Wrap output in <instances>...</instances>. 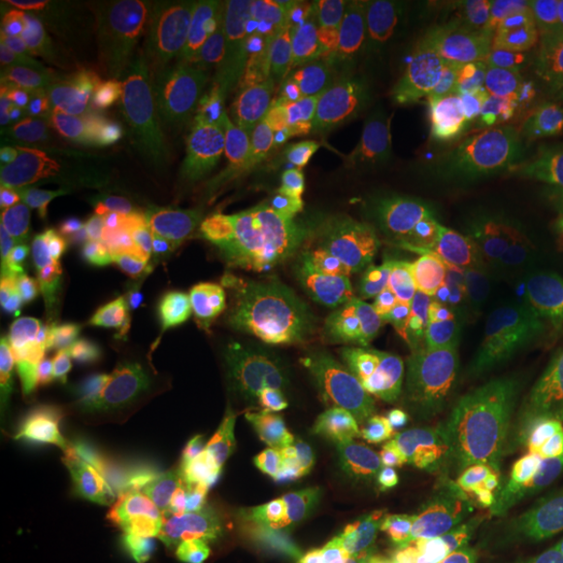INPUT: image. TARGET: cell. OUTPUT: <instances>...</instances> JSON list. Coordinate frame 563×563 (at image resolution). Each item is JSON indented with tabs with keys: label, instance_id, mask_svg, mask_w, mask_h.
I'll return each instance as SVG.
<instances>
[{
	"label": "cell",
	"instance_id": "cell-24",
	"mask_svg": "<svg viewBox=\"0 0 563 563\" xmlns=\"http://www.w3.org/2000/svg\"><path fill=\"white\" fill-rule=\"evenodd\" d=\"M3 97L0 104L16 112L30 129L45 133L53 139H68V141H84L81 133L76 131V125L70 123L66 110L60 108V102L55 100L53 91H26L13 87L11 81L3 79Z\"/></svg>",
	"mask_w": 563,
	"mask_h": 563
},
{
	"label": "cell",
	"instance_id": "cell-19",
	"mask_svg": "<svg viewBox=\"0 0 563 563\" xmlns=\"http://www.w3.org/2000/svg\"><path fill=\"white\" fill-rule=\"evenodd\" d=\"M66 32L53 24H30L13 32L3 53V79L26 91H53L63 70Z\"/></svg>",
	"mask_w": 563,
	"mask_h": 563
},
{
	"label": "cell",
	"instance_id": "cell-32",
	"mask_svg": "<svg viewBox=\"0 0 563 563\" xmlns=\"http://www.w3.org/2000/svg\"><path fill=\"white\" fill-rule=\"evenodd\" d=\"M211 563H262V543L245 538H232L217 551Z\"/></svg>",
	"mask_w": 563,
	"mask_h": 563
},
{
	"label": "cell",
	"instance_id": "cell-2",
	"mask_svg": "<svg viewBox=\"0 0 563 563\" xmlns=\"http://www.w3.org/2000/svg\"><path fill=\"white\" fill-rule=\"evenodd\" d=\"M376 21V5L361 0L238 11L245 141L272 199L300 201L332 157Z\"/></svg>",
	"mask_w": 563,
	"mask_h": 563
},
{
	"label": "cell",
	"instance_id": "cell-35",
	"mask_svg": "<svg viewBox=\"0 0 563 563\" xmlns=\"http://www.w3.org/2000/svg\"><path fill=\"white\" fill-rule=\"evenodd\" d=\"M368 563H371V561H368Z\"/></svg>",
	"mask_w": 563,
	"mask_h": 563
},
{
	"label": "cell",
	"instance_id": "cell-29",
	"mask_svg": "<svg viewBox=\"0 0 563 563\" xmlns=\"http://www.w3.org/2000/svg\"><path fill=\"white\" fill-rule=\"evenodd\" d=\"M45 391V376L32 365H5L0 373V402L3 415H16L30 410Z\"/></svg>",
	"mask_w": 563,
	"mask_h": 563
},
{
	"label": "cell",
	"instance_id": "cell-23",
	"mask_svg": "<svg viewBox=\"0 0 563 563\" xmlns=\"http://www.w3.org/2000/svg\"><path fill=\"white\" fill-rule=\"evenodd\" d=\"M3 230L13 232L32 262L63 274L76 251V230L24 209H3Z\"/></svg>",
	"mask_w": 563,
	"mask_h": 563
},
{
	"label": "cell",
	"instance_id": "cell-5",
	"mask_svg": "<svg viewBox=\"0 0 563 563\" xmlns=\"http://www.w3.org/2000/svg\"><path fill=\"white\" fill-rule=\"evenodd\" d=\"M488 3L378 9L361 131L378 191L446 144L470 100Z\"/></svg>",
	"mask_w": 563,
	"mask_h": 563
},
{
	"label": "cell",
	"instance_id": "cell-11",
	"mask_svg": "<svg viewBox=\"0 0 563 563\" xmlns=\"http://www.w3.org/2000/svg\"><path fill=\"white\" fill-rule=\"evenodd\" d=\"M53 95L81 139L102 141L121 154L139 152L136 115L97 42L66 32L63 70Z\"/></svg>",
	"mask_w": 563,
	"mask_h": 563
},
{
	"label": "cell",
	"instance_id": "cell-31",
	"mask_svg": "<svg viewBox=\"0 0 563 563\" xmlns=\"http://www.w3.org/2000/svg\"><path fill=\"white\" fill-rule=\"evenodd\" d=\"M60 282L63 279H60L58 272H53V269H47V266H40V264L32 262L30 272H26V277H24V298H26V302H42V306H45V300L51 298V292L60 285ZM47 302H51V300H47Z\"/></svg>",
	"mask_w": 563,
	"mask_h": 563
},
{
	"label": "cell",
	"instance_id": "cell-28",
	"mask_svg": "<svg viewBox=\"0 0 563 563\" xmlns=\"http://www.w3.org/2000/svg\"><path fill=\"white\" fill-rule=\"evenodd\" d=\"M551 316L559 323L561 329V350H563V282L559 285V290L553 295V302H551ZM561 386H563V363H561ZM563 462V422L551 435H545L543 441L538 443V446H532V452L525 456L522 467H519V473H522L525 483L532 485L538 477H543L545 473H551L555 464Z\"/></svg>",
	"mask_w": 563,
	"mask_h": 563
},
{
	"label": "cell",
	"instance_id": "cell-3",
	"mask_svg": "<svg viewBox=\"0 0 563 563\" xmlns=\"http://www.w3.org/2000/svg\"><path fill=\"white\" fill-rule=\"evenodd\" d=\"M306 199L302 269L336 363L371 405L407 418L422 376L394 285L376 173L355 123L344 125Z\"/></svg>",
	"mask_w": 563,
	"mask_h": 563
},
{
	"label": "cell",
	"instance_id": "cell-21",
	"mask_svg": "<svg viewBox=\"0 0 563 563\" xmlns=\"http://www.w3.org/2000/svg\"><path fill=\"white\" fill-rule=\"evenodd\" d=\"M308 323L298 308L264 298L253 308L241 334V365H274L306 342Z\"/></svg>",
	"mask_w": 563,
	"mask_h": 563
},
{
	"label": "cell",
	"instance_id": "cell-27",
	"mask_svg": "<svg viewBox=\"0 0 563 563\" xmlns=\"http://www.w3.org/2000/svg\"><path fill=\"white\" fill-rule=\"evenodd\" d=\"M32 266V256L24 251V245L19 243V238L13 232L3 230L0 238V308L3 316H11L21 311L24 306V277Z\"/></svg>",
	"mask_w": 563,
	"mask_h": 563
},
{
	"label": "cell",
	"instance_id": "cell-30",
	"mask_svg": "<svg viewBox=\"0 0 563 563\" xmlns=\"http://www.w3.org/2000/svg\"><path fill=\"white\" fill-rule=\"evenodd\" d=\"M313 538L277 530L262 540V563H311Z\"/></svg>",
	"mask_w": 563,
	"mask_h": 563
},
{
	"label": "cell",
	"instance_id": "cell-26",
	"mask_svg": "<svg viewBox=\"0 0 563 563\" xmlns=\"http://www.w3.org/2000/svg\"><path fill=\"white\" fill-rule=\"evenodd\" d=\"M561 68H563V26H561ZM532 214H538L551 230L555 243L563 249V115H561V141L553 159L548 162L540 178L538 194H534Z\"/></svg>",
	"mask_w": 563,
	"mask_h": 563
},
{
	"label": "cell",
	"instance_id": "cell-1",
	"mask_svg": "<svg viewBox=\"0 0 563 563\" xmlns=\"http://www.w3.org/2000/svg\"><path fill=\"white\" fill-rule=\"evenodd\" d=\"M45 391L30 410L3 415V464L53 473L100 456L157 462L228 460L262 449L243 394L186 376L40 365Z\"/></svg>",
	"mask_w": 563,
	"mask_h": 563
},
{
	"label": "cell",
	"instance_id": "cell-34",
	"mask_svg": "<svg viewBox=\"0 0 563 563\" xmlns=\"http://www.w3.org/2000/svg\"><path fill=\"white\" fill-rule=\"evenodd\" d=\"M561 563H563V553H561Z\"/></svg>",
	"mask_w": 563,
	"mask_h": 563
},
{
	"label": "cell",
	"instance_id": "cell-13",
	"mask_svg": "<svg viewBox=\"0 0 563 563\" xmlns=\"http://www.w3.org/2000/svg\"><path fill=\"white\" fill-rule=\"evenodd\" d=\"M16 342L63 357H97L123 342V300L97 292H68L5 327Z\"/></svg>",
	"mask_w": 563,
	"mask_h": 563
},
{
	"label": "cell",
	"instance_id": "cell-9",
	"mask_svg": "<svg viewBox=\"0 0 563 563\" xmlns=\"http://www.w3.org/2000/svg\"><path fill=\"white\" fill-rule=\"evenodd\" d=\"M131 274L159 279L186 290H207L232 274L222 256L230 241L211 232L173 191L159 199H139L118 222Z\"/></svg>",
	"mask_w": 563,
	"mask_h": 563
},
{
	"label": "cell",
	"instance_id": "cell-12",
	"mask_svg": "<svg viewBox=\"0 0 563 563\" xmlns=\"http://www.w3.org/2000/svg\"><path fill=\"white\" fill-rule=\"evenodd\" d=\"M563 68L561 40L548 55L543 70L511 104L498 129L490 133L477 159L517 175L530 167H548L561 141Z\"/></svg>",
	"mask_w": 563,
	"mask_h": 563
},
{
	"label": "cell",
	"instance_id": "cell-10",
	"mask_svg": "<svg viewBox=\"0 0 563 563\" xmlns=\"http://www.w3.org/2000/svg\"><path fill=\"white\" fill-rule=\"evenodd\" d=\"M141 196L125 178H100L60 165H16L3 175V209H24L66 224H115Z\"/></svg>",
	"mask_w": 563,
	"mask_h": 563
},
{
	"label": "cell",
	"instance_id": "cell-25",
	"mask_svg": "<svg viewBox=\"0 0 563 563\" xmlns=\"http://www.w3.org/2000/svg\"><path fill=\"white\" fill-rule=\"evenodd\" d=\"M51 496V488L37 473L16 467V464H3V473H0V517L5 522L13 525L19 519L47 509Z\"/></svg>",
	"mask_w": 563,
	"mask_h": 563
},
{
	"label": "cell",
	"instance_id": "cell-17",
	"mask_svg": "<svg viewBox=\"0 0 563 563\" xmlns=\"http://www.w3.org/2000/svg\"><path fill=\"white\" fill-rule=\"evenodd\" d=\"M0 154L5 165H60L100 178H125L108 159L84 146V141L53 139L26 125L16 112L0 104Z\"/></svg>",
	"mask_w": 563,
	"mask_h": 563
},
{
	"label": "cell",
	"instance_id": "cell-33",
	"mask_svg": "<svg viewBox=\"0 0 563 563\" xmlns=\"http://www.w3.org/2000/svg\"><path fill=\"white\" fill-rule=\"evenodd\" d=\"M150 563H211V561L203 555L201 548L188 545V543H175V545L162 548Z\"/></svg>",
	"mask_w": 563,
	"mask_h": 563
},
{
	"label": "cell",
	"instance_id": "cell-14",
	"mask_svg": "<svg viewBox=\"0 0 563 563\" xmlns=\"http://www.w3.org/2000/svg\"><path fill=\"white\" fill-rule=\"evenodd\" d=\"M371 563H496L504 532L493 525L382 519L363 532Z\"/></svg>",
	"mask_w": 563,
	"mask_h": 563
},
{
	"label": "cell",
	"instance_id": "cell-22",
	"mask_svg": "<svg viewBox=\"0 0 563 563\" xmlns=\"http://www.w3.org/2000/svg\"><path fill=\"white\" fill-rule=\"evenodd\" d=\"M245 504L262 514L274 532L287 530L308 534V538H321V534L336 530L327 504L306 490L272 488L256 493Z\"/></svg>",
	"mask_w": 563,
	"mask_h": 563
},
{
	"label": "cell",
	"instance_id": "cell-7",
	"mask_svg": "<svg viewBox=\"0 0 563 563\" xmlns=\"http://www.w3.org/2000/svg\"><path fill=\"white\" fill-rule=\"evenodd\" d=\"M561 26L563 5L538 0L490 3L467 108L449 133L443 154L477 159L511 104L540 76L548 55L559 45Z\"/></svg>",
	"mask_w": 563,
	"mask_h": 563
},
{
	"label": "cell",
	"instance_id": "cell-8",
	"mask_svg": "<svg viewBox=\"0 0 563 563\" xmlns=\"http://www.w3.org/2000/svg\"><path fill=\"white\" fill-rule=\"evenodd\" d=\"M253 285L232 274L207 290H186L131 274L123 287V311L152 336L191 361L241 365V323Z\"/></svg>",
	"mask_w": 563,
	"mask_h": 563
},
{
	"label": "cell",
	"instance_id": "cell-16",
	"mask_svg": "<svg viewBox=\"0 0 563 563\" xmlns=\"http://www.w3.org/2000/svg\"><path fill=\"white\" fill-rule=\"evenodd\" d=\"M306 241V203L298 199H269L256 203L238 224L230 243V269L241 277L262 274L290 256Z\"/></svg>",
	"mask_w": 563,
	"mask_h": 563
},
{
	"label": "cell",
	"instance_id": "cell-6",
	"mask_svg": "<svg viewBox=\"0 0 563 563\" xmlns=\"http://www.w3.org/2000/svg\"><path fill=\"white\" fill-rule=\"evenodd\" d=\"M561 329L548 311L488 292L449 422L454 449L488 456L522 435L561 382Z\"/></svg>",
	"mask_w": 563,
	"mask_h": 563
},
{
	"label": "cell",
	"instance_id": "cell-15",
	"mask_svg": "<svg viewBox=\"0 0 563 563\" xmlns=\"http://www.w3.org/2000/svg\"><path fill=\"white\" fill-rule=\"evenodd\" d=\"M40 477L51 488L53 498L60 504L63 511L79 519V522L95 525L97 540L104 548L115 545L118 517H121L131 498L170 483V477L159 473L125 477L91 473L87 467H63L53 470V473H42Z\"/></svg>",
	"mask_w": 563,
	"mask_h": 563
},
{
	"label": "cell",
	"instance_id": "cell-18",
	"mask_svg": "<svg viewBox=\"0 0 563 563\" xmlns=\"http://www.w3.org/2000/svg\"><path fill=\"white\" fill-rule=\"evenodd\" d=\"M63 285L74 292H97L121 298L129 282V264L121 235L115 224H89L76 230V251L66 272L60 274Z\"/></svg>",
	"mask_w": 563,
	"mask_h": 563
},
{
	"label": "cell",
	"instance_id": "cell-20",
	"mask_svg": "<svg viewBox=\"0 0 563 563\" xmlns=\"http://www.w3.org/2000/svg\"><path fill=\"white\" fill-rule=\"evenodd\" d=\"M76 525L60 506L19 519L3 532V563H74Z\"/></svg>",
	"mask_w": 563,
	"mask_h": 563
},
{
	"label": "cell",
	"instance_id": "cell-4",
	"mask_svg": "<svg viewBox=\"0 0 563 563\" xmlns=\"http://www.w3.org/2000/svg\"><path fill=\"white\" fill-rule=\"evenodd\" d=\"M378 194L405 313L420 321L460 313L493 274L522 183L488 162L441 154Z\"/></svg>",
	"mask_w": 563,
	"mask_h": 563
}]
</instances>
